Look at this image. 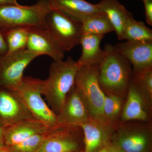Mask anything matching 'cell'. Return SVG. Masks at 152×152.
Wrapping results in <instances>:
<instances>
[{"instance_id": "obj_18", "label": "cell", "mask_w": 152, "mask_h": 152, "mask_svg": "<svg viewBox=\"0 0 152 152\" xmlns=\"http://www.w3.org/2000/svg\"><path fill=\"white\" fill-rule=\"evenodd\" d=\"M104 36L83 34L80 44L82 53L77 61L80 67L99 66L103 58L104 50L100 44Z\"/></svg>"}, {"instance_id": "obj_32", "label": "cell", "mask_w": 152, "mask_h": 152, "mask_svg": "<svg viewBox=\"0 0 152 152\" xmlns=\"http://www.w3.org/2000/svg\"><path fill=\"white\" fill-rule=\"evenodd\" d=\"M0 152H10L5 146L0 147Z\"/></svg>"}, {"instance_id": "obj_33", "label": "cell", "mask_w": 152, "mask_h": 152, "mask_svg": "<svg viewBox=\"0 0 152 152\" xmlns=\"http://www.w3.org/2000/svg\"></svg>"}, {"instance_id": "obj_28", "label": "cell", "mask_w": 152, "mask_h": 152, "mask_svg": "<svg viewBox=\"0 0 152 152\" xmlns=\"http://www.w3.org/2000/svg\"><path fill=\"white\" fill-rule=\"evenodd\" d=\"M18 4L17 0H0V6Z\"/></svg>"}, {"instance_id": "obj_3", "label": "cell", "mask_w": 152, "mask_h": 152, "mask_svg": "<svg viewBox=\"0 0 152 152\" xmlns=\"http://www.w3.org/2000/svg\"><path fill=\"white\" fill-rule=\"evenodd\" d=\"M51 8L48 0H38L31 6H0V29L17 27L45 28L46 16Z\"/></svg>"}, {"instance_id": "obj_13", "label": "cell", "mask_w": 152, "mask_h": 152, "mask_svg": "<svg viewBox=\"0 0 152 152\" xmlns=\"http://www.w3.org/2000/svg\"><path fill=\"white\" fill-rule=\"evenodd\" d=\"M8 90L0 92V119L3 127L34 118L18 95Z\"/></svg>"}, {"instance_id": "obj_11", "label": "cell", "mask_w": 152, "mask_h": 152, "mask_svg": "<svg viewBox=\"0 0 152 152\" xmlns=\"http://www.w3.org/2000/svg\"><path fill=\"white\" fill-rule=\"evenodd\" d=\"M114 47L130 63L133 72L138 73L152 69V42L126 41Z\"/></svg>"}, {"instance_id": "obj_23", "label": "cell", "mask_w": 152, "mask_h": 152, "mask_svg": "<svg viewBox=\"0 0 152 152\" xmlns=\"http://www.w3.org/2000/svg\"><path fill=\"white\" fill-rule=\"evenodd\" d=\"M123 107V98L116 95L105 94L103 113L106 122L113 129L121 115Z\"/></svg>"}, {"instance_id": "obj_7", "label": "cell", "mask_w": 152, "mask_h": 152, "mask_svg": "<svg viewBox=\"0 0 152 152\" xmlns=\"http://www.w3.org/2000/svg\"><path fill=\"white\" fill-rule=\"evenodd\" d=\"M38 56L26 49L0 58V84L15 91L21 83L25 69Z\"/></svg>"}, {"instance_id": "obj_2", "label": "cell", "mask_w": 152, "mask_h": 152, "mask_svg": "<svg viewBox=\"0 0 152 152\" xmlns=\"http://www.w3.org/2000/svg\"><path fill=\"white\" fill-rule=\"evenodd\" d=\"M79 68L78 63L71 57L66 61H54L50 67L48 77L43 80L42 94L57 115L75 85Z\"/></svg>"}, {"instance_id": "obj_29", "label": "cell", "mask_w": 152, "mask_h": 152, "mask_svg": "<svg viewBox=\"0 0 152 152\" xmlns=\"http://www.w3.org/2000/svg\"><path fill=\"white\" fill-rule=\"evenodd\" d=\"M109 146L110 152H126L114 144L110 143Z\"/></svg>"}, {"instance_id": "obj_25", "label": "cell", "mask_w": 152, "mask_h": 152, "mask_svg": "<svg viewBox=\"0 0 152 152\" xmlns=\"http://www.w3.org/2000/svg\"><path fill=\"white\" fill-rule=\"evenodd\" d=\"M46 133L34 135L16 145L6 147L10 152H37L42 143Z\"/></svg>"}, {"instance_id": "obj_27", "label": "cell", "mask_w": 152, "mask_h": 152, "mask_svg": "<svg viewBox=\"0 0 152 152\" xmlns=\"http://www.w3.org/2000/svg\"><path fill=\"white\" fill-rule=\"evenodd\" d=\"M7 53V45L2 31L0 29V58L6 56Z\"/></svg>"}, {"instance_id": "obj_15", "label": "cell", "mask_w": 152, "mask_h": 152, "mask_svg": "<svg viewBox=\"0 0 152 152\" xmlns=\"http://www.w3.org/2000/svg\"><path fill=\"white\" fill-rule=\"evenodd\" d=\"M126 100L123 107L121 119L124 121H146L149 118L148 107L151 104L147 100L140 90L130 80Z\"/></svg>"}, {"instance_id": "obj_17", "label": "cell", "mask_w": 152, "mask_h": 152, "mask_svg": "<svg viewBox=\"0 0 152 152\" xmlns=\"http://www.w3.org/2000/svg\"><path fill=\"white\" fill-rule=\"evenodd\" d=\"M98 8L108 18L115 29L117 38L121 40L124 30L133 15L118 0H100Z\"/></svg>"}, {"instance_id": "obj_8", "label": "cell", "mask_w": 152, "mask_h": 152, "mask_svg": "<svg viewBox=\"0 0 152 152\" xmlns=\"http://www.w3.org/2000/svg\"><path fill=\"white\" fill-rule=\"evenodd\" d=\"M113 144L126 152H148L151 131L147 126L126 125L117 129Z\"/></svg>"}, {"instance_id": "obj_5", "label": "cell", "mask_w": 152, "mask_h": 152, "mask_svg": "<svg viewBox=\"0 0 152 152\" xmlns=\"http://www.w3.org/2000/svg\"><path fill=\"white\" fill-rule=\"evenodd\" d=\"M42 80L23 77L21 83L14 91L35 119L53 128L58 125L57 115L42 98Z\"/></svg>"}, {"instance_id": "obj_30", "label": "cell", "mask_w": 152, "mask_h": 152, "mask_svg": "<svg viewBox=\"0 0 152 152\" xmlns=\"http://www.w3.org/2000/svg\"><path fill=\"white\" fill-rule=\"evenodd\" d=\"M3 128L0 126V147H4Z\"/></svg>"}, {"instance_id": "obj_14", "label": "cell", "mask_w": 152, "mask_h": 152, "mask_svg": "<svg viewBox=\"0 0 152 152\" xmlns=\"http://www.w3.org/2000/svg\"><path fill=\"white\" fill-rule=\"evenodd\" d=\"M5 146H12L34 135L48 132L51 128L36 119L31 118L2 127Z\"/></svg>"}, {"instance_id": "obj_22", "label": "cell", "mask_w": 152, "mask_h": 152, "mask_svg": "<svg viewBox=\"0 0 152 152\" xmlns=\"http://www.w3.org/2000/svg\"><path fill=\"white\" fill-rule=\"evenodd\" d=\"M122 40L134 42H152V30L142 22L134 18L128 21L122 36Z\"/></svg>"}, {"instance_id": "obj_4", "label": "cell", "mask_w": 152, "mask_h": 152, "mask_svg": "<svg viewBox=\"0 0 152 152\" xmlns=\"http://www.w3.org/2000/svg\"><path fill=\"white\" fill-rule=\"evenodd\" d=\"M98 75L99 66L80 67L75 85L83 96L91 118L110 126L103 113L105 94L99 83Z\"/></svg>"}, {"instance_id": "obj_10", "label": "cell", "mask_w": 152, "mask_h": 152, "mask_svg": "<svg viewBox=\"0 0 152 152\" xmlns=\"http://www.w3.org/2000/svg\"><path fill=\"white\" fill-rule=\"evenodd\" d=\"M90 117L83 96L74 85L61 111L57 115L58 124L79 126L87 122Z\"/></svg>"}, {"instance_id": "obj_1", "label": "cell", "mask_w": 152, "mask_h": 152, "mask_svg": "<svg viewBox=\"0 0 152 152\" xmlns=\"http://www.w3.org/2000/svg\"><path fill=\"white\" fill-rule=\"evenodd\" d=\"M104 51L99 65V83L105 94L124 99L126 96L130 83L132 65L111 44H106Z\"/></svg>"}, {"instance_id": "obj_9", "label": "cell", "mask_w": 152, "mask_h": 152, "mask_svg": "<svg viewBox=\"0 0 152 152\" xmlns=\"http://www.w3.org/2000/svg\"><path fill=\"white\" fill-rule=\"evenodd\" d=\"M80 128L62 125L51 128L37 152H77L79 144L75 134Z\"/></svg>"}, {"instance_id": "obj_6", "label": "cell", "mask_w": 152, "mask_h": 152, "mask_svg": "<svg viewBox=\"0 0 152 152\" xmlns=\"http://www.w3.org/2000/svg\"><path fill=\"white\" fill-rule=\"evenodd\" d=\"M45 27L64 51L80 44L83 35L80 22L56 9L47 14Z\"/></svg>"}, {"instance_id": "obj_12", "label": "cell", "mask_w": 152, "mask_h": 152, "mask_svg": "<svg viewBox=\"0 0 152 152\" xmlns=\"http://www.w3.org/2000/svg\"><path fill=\"white\" fill-rule=\"evenodd\" d=\"M26 49L38 56L47 55L54 61H61L65 51L44 27H30Z\"/></svg>"}, {"instance_id": "obj_26", "label": "cell", "mask_w": 152, "mask_h": 152, "mask_svg": "<svg viewBox=\"0 0 152 152\" xmlns=\"http://www.w3.org/2000/svg\"><path fill=\"white\" fill-rule=\"evenodd\" d=\"M145 7L146 21L150 26H152V0H142Z\"/></svg>"}, {"instance_id": "obj_21", "label": "cell", "mask_w": 152, "mask_h": 152, "mask_svg": "<svg viewBox=\"0 0 152 152\" xmlns=\"http://www.w3.org/2000/svg\"><path fill=\"white\" fill-rule=\"evenodd\" d=\"M30 28L17 27L1 30L7 45V55L26 49Z\"/></svg>"}, {"instance_id": "obj_19", "label": "cell", "mask_w": 152, "mask_h": 152, "mask_svg": "<svg viewBox=\"0 0 152 152\" xmlns=\"http://www.w3.org/2000/svg\"><path fill=\"white\" fill-rule=\"evenodd\" d=\"M52 8L66 14L79 21L85 17L100 12L96 4L85 0H48Z\"/></svg>"}, {"instance_id": "obj_20", "label": "cell", "mask_w": 152, "mask_h": 152, "mask_svg": "<svg viewBox=\"0 0 152 152\" xmlns=\"http://www.w3.org/2000/svg\"><path fill=\"white\" fill-rule=\"evenodd\" d=\"M80 22L83 34L104 36L108 33L115 31L108 18L102 12L88 15Z\"/></svg>"}, {"instance_id": "obj_31", "label": "cell", "mask_w": 152, "mask_h": 152, "mask_svg": "<svg viewBox=\"0 0 152 152\" xmlns=\"http://www.w3.org/2000/svg\"><path fill=\"white\" fill-rule=\"evenodd\" d=\"M109 144L108 143L107 145H105L104 146L101 148L99 150L96 152H110V146H109Z\"/></svg>"}, {"instance_id": "obj_16", "label": "cell", "mask_w": 152, "mask_h": 152, "mask_svg": "<svg viewBox=\"0 0 152 152\" xmlns=\"http://www.w3.org/2000/svg\"><path fill=\"white\" fill-rule=\"evenodd\" d=\"M79 127L83 133V152H96L108 144L107 142L108 139L114 129L108 125L91 117Z\"/></svg>"}, {"instance_id": "obj_24", "label": "cell", "mask_w": 152, "mask_h": 152, "mask_svg": "<svg viewBox=\"0 0 152 152\" xmlns=\"http://www.w3.org/2000/svg\"><path fill=\"white\" fill-rule=\"evenodd\" d=\"M131 80L137 86L147 100L151 104L152 99V69L142 72H133Z\"/></svg>"}]
</instances>
